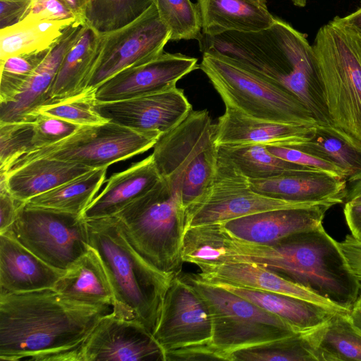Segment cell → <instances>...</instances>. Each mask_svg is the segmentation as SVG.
<instances>
[{
  "instance_id": "cell-1",
  "label": "cell",
  "mask_w": 361,
  "mask_h": 361,
  "mask_svg": "<svg viewBox=\"0 0 361 361\" xmlns=\"http://www.w3.org/2000/svg\"><path fill=\"white\" fill-rule=\"evenodd\" d=\"M112 310L53 288L0 294V360L78 361L83 345Z\"/></svg>"
},
{
  "instance_id": "cell-2",
  "label": "cell",
  "mask_w": 361,
  "mask_h": 361,
  "mask_svg": "<svg viewBox=\"0 0 361 361\" xmlns=\"http://www.w3.org/2000/svg\"><path fill=\"white\" fill-rule=\"evenodd\" d=\"M216 259L220 264L251 262L269 268L348 310L361 293L338 241L323 224L271 244L249 243L222 233L216 240Z\"/></svg>"
},
{
  "instance_id": "cell-3",
  "label": "cell",
  "mask_w": 361,
  "mask_h": 361,
  "mask_svg": "<svg viewBox=\"0 0 361 361\" xmlns=\"http://www.w3.org/2000/svg\"><path fill=\"white\" fill-rule=\"evenodd\" d=\"M198 42L202 53H217L235 60L281 85L303 104L314 102L322 94L313 46L305 34L281 19L276 18L271 27L255 32L202 34Z\"/></svg>"
},
{
  "instance_id": "cell-4",
  "label": "cell",
  "mask_w": 361,
  "mask_h": 361,
  "mask_svg": "<svg viewBox=\"0 0 361 361\" xmlns=\"http://www.w3.org/2000/svg\"><path fill=\"white\" fill-rule=\"evenodd\" d=\"M86 221L90 245L99 255L111 285L112 312L138 322L153 334L165 295L176 275L159 270L144 258L131 245L115 216Z\"/></svg>"
},
{
  "instance_id": "cell-5",
  "label": "cell",
  "mask_w": 361,
  "mask_h": 361,
  "mask_svg": "<svg viewBox=\"0 0 361 361\" xmlns=\"http://www.w3.org/2000/svg\"><path fill=\"white\" fill-rule=\"evenodd\" d=\"M312 46L330 119L361 148V36L335 17L319 28Z\"/></svg>"
},
{
  "instance_id": "cell-6",
  "label": "cell",
  "mask_w": 361,
  "mask_h": 361,
  "mask_svg": "<svg viewBox=\"0 0 361 361\" xmlns=\"http://www.w3.org/2000/svg\"><path fill=\"white\" fill-rule=\"evenodd\" d=\"M214 138L215 124L208 111L192 110L153 147L152 155L160 176L180 195L185 209L213 182L218 162Z\"/></svg>"
},
{
  "instance_id": "cell-7",
  "label": "cell",
  "mask_w": 361,
  "mask_h": 361,
  "mask_svg": "<svg viewBox=\"0 0 361 361\" xmlns=\"http://www.w3.org/2000/svg\"><path fill=\"white\" fill-rule=\"evenodd\" d=\"M115 216L131 245L159 270L178 275L183 260L185 208L161 178Z\"/></svg>"
},
{
  "instance_id": "cell-8",
  "label": "cell",
  "mask_w": 361,
  "mask_h": 361,
  "mask_svg": "<svg viewBox=\"0 0 361 361\" xmlns=\"http://www.w3.org/2000/svg\"><path fill=\"white\" fill-rule=\"evenodd\" d=\"M226 107L270 121L316 126L310 111L281 85L224 55L203 53L199 65Z\"/></svg>"
},
{
  "instance_id": "cell-9",
  "label": "cell",
  "mask_w": 361,
  "mask_h": 361,
  "mask_svg": "<svg viewBox=\"0 0 361 361\" xmlns=\"http://www.w3.org/2000/svg\"><path fill=\"white\" fill-rule=\"evenodd\" d=\"M207 306L212 323V347L229 361L237 350L298 334L286 321L250 301L201 279L180 274Z\"/></svg>"
},
{
  "instance_id": "cell-10",
  "label": "cell",
  "mask_w": 361,
  "mask_h": 361,
  "mask_svg": "<svg viewBox=\"0 0 361 361\" xmlns=\"http://www.w3.org/2000/svg\"><path fill=\"white\" fill-rule=\"evenodd\" d=\"M161 135L157 132L137 130L110 121L82 126L59 142L24 154L8 170L39 158L74 162L93 169L108 168L112 164L147 151Z\"/></svg>"
},
{
  "instance_id": "cell-11",
  "label": "cell",
  "mask_w": 361,
  "mask_h": 361,
  "mask_svg": "<svg viewBox=\"0 0 361 361\" xmlns=\"http://www.w3.org/2000/svg\"><path fill=\"white\" fill-rule=\"evenodd\" d=\"M6 231L48 264L63 271L69 269L90 246L87 221L81 215L26 202Z\"/></svg>"
},
{
  "instance_id": "cell-12",
  "label": "cell",
  "mask_w": 361,
  "mask_h": 361,
  "mask_svg": "<svg viewBox=\"0 0 361 361\" xmlns=\"http://www.w3.org/2000/svg\"><path fill=\"white\" fill-rule=\"evenodd\" d=\"M324 203L332 202H291L260 194L252 189L249 179L232 163L218 154L213 182L201 198L186 208L185 227L186 230L265 211L310 207Z\"/></svg>"
},
{
  "instance_id": "cell-13",
  "label": "cell",
  "mask_w": 361,
  "mask_h": 361,
  "mask_svg": "<svg viewBox=\"0 0 361 361\" xmlns=\"http://www.w3.org/2000/svg\"><path fill=\"white\" fill-rule=\"evenodd\" d=\"M170 39V31L154 4L129 24L102 33L99 50L86 90H95L120 71L159 56Z\"/></svg>"
},
{
  "instance_id": "cell-14",
  "label": "cell",
  "mask_w": 361,
  "mask_h": 361,
  "mask_svg": "<svg viewBox=\"0 0 361 361\" xmlns=\"http://www.w3.org/2000/svg\"><path fill=\"white\" fill-rule=\"evenodd\" d=\"M153 336L164 353L211 345L212 323L207 305L180 274L165 295Z\"/></svg>"
},
{
  "instance_id": "cell-15",
  "label": "cell",
  "mask_w": 361,
  "mask_h": 361,
  "mask_svg": "<svg viewBox=\"0 0 361 361\" xmlns=\"http://www.w3.org/2000/svg\"><path fill=\"white\" fill-rule=\"evenodd\" d=\"M95 111L106 121L161 135L179 125L192 111L182 89H171L128 99L97 102Z\"/></svg>"
},
{
  "instance_id": "cell-16",
  "label": "cell",
  "mask_w": 361,
  "mask_h": 361,
  "mask_svg": "<svg viewBox=\"0 0 361 361\" xmlns=\"http://www.w3.org/2000/svg\"><path fill=\"white\" fill-rule=\"evenodd\" d=\"M165 361L163 350L142 324L112 311L104 317L79 353L78 361Z\"/></svg>"
},
{
  "instance_id": "cell-17",
  "label": "cell",
  "mask_w": 361,
  "mask_h": 361,
  "mask_svg": "<svg viewBox=\"0 0 361 361\" xmlns=\"http://www.w3.org/2000/svg\"><path fill=\"white\" fill-rule=\"evenodd\" d=\"M197 68L196 58L163 52L106 80L95 90L96 102L120 101L164 91L176 87L180 78Z\"/></svg>"
},
{
  "instance_id": "cell-18",
  "label": "cell",
  "mask_w": 361,
  "mask_h": 361,
  "mask_svg": "<svg viewBox=\"0 0 361 361\" xmlns=\"http://www.w3.org/2000/svg\"><path fill=\"white\" fill-rule=\"evenodd\" d=\"M334 205L324 203L310 207L273 209L216 224L235 238L257 244H271L317 228L322 224L326 212Z\"/></svg>"
},
{
  "instance_id": "cell-19",
  "label": "cell",
  "mask_w": 361,
  "mask_h": 361,
  "mask_svg": "<svg viewBox=\"0 0 361 361\" xmlns=\"http://www.w3.org/2000/svg\"><path fill=\"white\" fill-rule=\"evenodd\" d=\"M196 274L211 283H226L245 288L289 295L319 306L333 313H349L348 309L314 290L287 279L276 271L251 262L201 265Z\"/></svg>"
},
{
  "instance_id": "cell-20",
  "label": "cell",
  "mask_w": 361,
  "mask_h": 361,
  "mask_svg": "<svg viewBox=\"0 0 361 361\" xmlns=\"http://www.w3.org/2000/svg\"><path fill=\"white\" fill-rule=\"evenodd\" d=\"M85 23L79 19L70 25L12 99L0 103V123L29 120L46 104L63 59L80 34Z\"/></svg>"
},
{
  "instance_id": "cell-21",
  "label": "cell",
  "mask_w": 361,
  "mask_h": 361,
  "mask_svg": "<svg viewBox=\"0 0 361 361\" xmlns=\"http://www.w3.org/2000/svg\"><path fill=\"white\" fill-rule=\"evenodd\" d=\"M316 126L255 118L226 107L224 114L215 124L214 140L217 147L247 144L286 145L309 140Z\"/></svg>"
},
{
  "instance_id": "cell-22",
  "label": "cell",
  "mask_w": 361,
  "mask_h": 361,
  "mask_svg": "<svg viewBox=\"0 0 361 361\" xmlns=\"http://www.w3.org/2000/svg\"><path fill=\"white\" fill-rule=\"evenodd\" d=\"M66 272L43 261L9 231L0 233V294L54 288Z\"/></svg>"
},
{
  "instance_id": "cell-23",
  "label": "cell",
  "mask_w": 361,
  "mask_h": 361,
  "mask_svg": "<svg viewBox=\"0 0 361 361\" xmlns=\"http://www.w3.org/2000/svg\"><path fill=\"white\" fill-rule=\"evenodd\" d=\"M255 191L291 202H345L347 180L319 171H298L267 179H249Z\"/></svg>"
},
{
  "instance_id": "cell-24",
  "label": "cell",
  "mask_w": 361,
  "mask_h": 361,
  "mask_svg": "<svg viewBox=\"0 0 361 361\" xmlns=\"http://www.w3.org/2000/svg\"><path fill=\"white\" fill-rule=\"evenodd\" d=\"M161 179L151 154L125 171L113 174L82 216L90 220L115 216L149 191Z\"/></svg>"
},
{
  "instance_id": "cell-25",
  "label": "cell",
  "mask_w": 361,
  "mask_h": 361,
  "mask_svg": "<svg viewBox=\"0 0 361 361\" xmlns=\"http://www.w3.org/2000/svg\"><path fill=\"white\" fill-rule=\"evenodd\" d=\"M202 33L214 36L226 32H255L271 27L276 18L265 0H197Z\"/></svg>"
},
{
  "instance_id": "cell-26",
  "label": "cell",
  "mask_w": 361,
  "mask_h": 361,
  "mask_svg": "<svg viewBox=\"0 0 361 361\" xmlns=\"http://www.w3.org/2000/svg\"><path fill=\"white\" fill-rule=\"evenodd\" d=\"M88 166L56 159L39 158L7 172L0 171L10 193L26 202L92 170Z\"/></svg>"
},
{
  "instance_id": "cell-27",
  "label": "cell",
  "mask_w": 361,
  "mask_h": 361,
  "mask_svg": "<svg viewBox=\"0 0 361 361\" xmlns=\"http://www.w3.org/2000/svg\"><path fill=\"white\" fill-rule=\"evenodd\" d=\"M101 39L102 33L85 23L63 59L46 104L64 100L86 91Z\"/></svg>"
},
{
  "instance_id": "cell-28",
  "label": "cell",
  "mask_w": 361,
  "mask_h": 361,
  "mask_svg": "<svg viewBox=\"0 0 361 361\" xmlns=\"http://www.w3.org/2000/svg\"><path fill=\"white\" fill-rule=\"evenodd\" d=\"M212 284L222 287L279 317L300 334L320 327L336 314L311 302L281 293L221 283Z\"/></svg>"
},
{
  "instance_id": "cell-29",
  "label": "cell",
  "mask_w": 361,
  "mask_h": 361,
  "mask_svg": "<svg viewBox=\"0 0 361 361\" xmlns=\"http://www.w3.org/2000/svg\"><path fill=\"white\" fill-rule=\"evenodd\" d=\"M53 289L77 302L113 307L114 295L108 276L99 255L91 246Z\"/></svg>"
},
{
  "instance_id": "cell-30",
  "label": "cell",
  "mask_w": 361,
  "mask_h": 361,
  "mask_svg": "<svg viewBox=\"0 0 361 361\" xmlns=\"http://www.w3.org/2000/svg\"><path fill=\"white\" fill-rule=\"evenodd\" d=\"M77 20H49L24 18L0 30V61L21 54L50 49Z\"/></svg>"
},
{
  "instance_id": "cell-31",
  "label": "cell",
  "mask_w": 361,
  "mask_h": 361,
  "mask_svg": "<svg viewBox=\"0 0 361 361\" xmlns=\"http://www.w3.org/2000/svg\"><path fill=\"white\" fill-rule=\"evenodd\" d=\"M349 313H336L320 327L307 332L317 361H361V335Z\"/></svg>"
},
{
  "instance_id": "cell-32",
  "label": "cell",
  "mask_w": 361,
  "mask_h": 361,
  "mask_svg": "<svg viewBox=\"0 0 361 361\" xmlns=\"http://www.w3.org/2000/svg\"><path fill=\"white\" fill-rule=\"evenodd\" d=\"M107 167L92 169L26 202L30 206L81 215L105 181Z\"/></svg>"
},
{
  "instance_id": "cell-33",
  "label": "cell",
  "mask_w": 361,
  "mask_h": 361,
  "mask_svg": "<svg viewBox=\"0 0 361 361\" xmlns=\"http://www.w3.org/2000/svg\"><path fill=\"white\" fill-rule=\"evenodd\" d=\"M218 154L227 159L248 179H267L298 171H317L282 159L262 144L218 146Z\"/></svg>"
},
{
  "instance_id": "cell-34",
  "label": "cell",
  "mask_w": 361,
  "mask_h": 361,
  "mask_svg": "<svg viewBox=\"0 0 361 361\" xmlns=\"http://www.w3.org/2000/svg\"><path fill=\"white\" fill-rule=\"evenodd\" d=\"M293 145L338 166L344 171L348 182L361 179V148L341 136L317 126L309 140Z\"/></svg>"
},
{
  "instance_id": "cell-35",
  "label": "cell",
  "mask_w": 361,
  "mask_h": 361,
  "mask_svg": "<svg viewBox=\"0 0 361 361\" xmlns=\"http://www.w3.org/2000/svg\"><path fill=\"white\" fill-rule=\"evenodd\" d=\"M154 0H87L83 20L100 33L121 28L142 15Z\"/></svg>"
},
{
  "instance_id": "cell-36",
  "label": "cell",
  "mask_w": 361,
  "mask_h": 361,
  "mask_svg": "<svg viewBox=\"0 0 361 361\" xmlns=\"http://www.w3.org/2000/svg\"><path fill=\"white\" fill-rule=\"evenodd\" d=\"M317 361L307 333L237 350L229 361Z\"/></svg>"
},
{
  "instance_id": "cell-37",
  "label": "cell",
  "mask_w": 361,
  "mask_h": 361,
  "mask_svg": "<svg viewBox=\"0 0 361 361\" xmlns=\"http://www.w3.org/2000/svg\"><path fill=\"white\" fill-rule=\"evenodd\" d=\"M154 4L170 31V40H199L202 37V20L197 4L190 0H154Z\"/></svg>"
},
{
  "instance_id": "cell-38",
  "label": "cell",
  "mask_w": 361,
  "mask_h": 361,
  "mask_svg": "<svg viewBox=\"0 0 361 361\" xmlns=\"http://www.w3.org/2000/svg\"><path fill=\"white\" fill-rule=\"evenodd\" d=\"M94 92L95 90H87L77 96L44 104L36 109L30 121L34 119L35 114H42L59 118L80 126L104 123L106 121L94 109L96 103Z\"/></svg>"
},
{
  "instance_id": "cell-39",
  "label": "cell",
  "mask_w": 361,
  "mask_h": 361,
  "mask_svg": "<svg viewBox=\"0 0 361 361\" xmlns=\"http://www.w3.org/2000/svg\"><path fill=\"white\" fill-rule=\"evenodd\" d=\"M50 49L38 52L13 55L0 61V103L12 99L20 92Z\"/></svg>"
},
{
  "instance_id": "cell-40",
  "label": "cell",
  "mask_w": 361,
  "mask_h": 361,
  "mask_svg": "<svg viewBox=\"0 0 361 361\" xmlns=\"http://www.w3.org/2000/svg\"><path fill=\"white\" fill-rule=\"evenodd\" d=\"M33 120L0 123V171L32 149Z\"/></svg>"
},
{
  "instance_id": "cell-41",
  "label": "cell",
  "mask_w": 361,
  "mask_h": 361,
  "mask_svg": "<svg viewBox=\"0 0 361 361\" xmlns=\"http://www.w3.org/2000/svg\"><path fill=\"white\" fill-rule=\"evenodd\" d=\"M267 146L271 154L287 161L346 179L344 171L332 161L305 151L293 144Z\"/></svg>"
},
{
  "instance_id": "cell-42",
  "label": "cell",
  "mask_w": 361,
  "mask_h": 361,
  "mask_svg": "<svg viewBox=\"0 0 361 361\" xmlns=\"http://www.w3.org/2000/svg\"><path fill=\"white\" fill-rule=\"evenodd\" d=\"M33 126L31 150L59 142L73 134L80 127L65 120L42 114L35 115Z\"/></svg>"
},
{
  "instance_id": "cell-43",
  "label": "cell",
  "mask_w": 361,
  "mask_h": 361,
  "mask_svg": "<svg viewBox=\"0 0 361 361\" xmlns=\"http://www.w3.org/2000/svg\"><path fill=\"white\" fill-rule=\"evenodd\" d=\"M25 18L49 20L81 19L63 0H31L30 9Z\"/></svg>"
},
{
  "instance_id": "cell-44",
  "label": "cell",
  "mask_w": 361,
  "mask_h": 361,
  "mask_svg": "<svg viewBox=\"0 0 361 361\" xmlns=\"http://www.w3.org/2000/svg\"><path fill=\"white\" fill-rule=\"evenodd\" d=\"M25 203L10 193L5 178L0 176V233L11 226Z\"/></svg>"
},
{
  "instance_id": "cell-45",
  "label": "cell",
  "mask_w": 361,
  "mask_h": 361,
  "mask_svg": "<svg viewBox=\"0 0 361 361\" xmlns=\"http://www.w3.org/2000/svg\"><path fill=\"white\" fill-rule=\"evenodd\" d=\"M338 245L361 292V242L351 235H347L343 240L338 242Z\"/></svg>"
},
{
  "instance_id": "cell-46",
  "label": "cell",
  "mask_w": 361,
  "mask_h": 361,
  "mask_svg": "<svg viewBox=\"0 0 361 361\" xmlns=\"http://www.w3.org/2000/svg\"><path fill=\"white\" fill-rule=\"evenodd\" d=\"M224 360L212 345L191 346L169 351L165 361Z\"/></svg>"
},
{
  "instance_id": "cell-47",
  "label": "cell",
  "mask_w": 361,
  "mask_h": 361,
  "mask_svg": "<svg viewBox=\"0 0 361 361\" xmlns=\"http://www.w3.org/2000/svg\"><path fill=\"white\" fill-rule=\"evenodd\" d=\"M30 4L31 0H0V30L21 21Z\"/></svg>"
},
{
  "instance_id": "cell-48",
  "label": "cell",
  "mask_w": 361,
  "mask_h": 361,
  "mask_svg": "<svg viewBox=\"0 0 361 361\" xmlns=\"http://www.w3.org/2000/svg\"><path fill=\"white\" fill-rule=\"evenodd\" d=\"M343 214L350 235L361 242V202H345Z\"/></svg>"
},
{
  "instance_id": "cell-49",
  "label": "cell",
  "mask_w": 361,
  "mask_h": 361,
  "mask_svg": "<svg viewBox=\"0 0 361 361\" xmlns=\"http://www.w3.org/2000/svg\"><path fill=\"white\" fill-rule=\"evenodd\" d=\"M342 23L361 36V6L353 13L344 17L336 16Z\"/></svg>"
},
{
  "instance_id": "cell-50",
  "label": "cell",
  "mask_w": 361,
  "mask_h": 361,
  "mask_svg": "<svg viewBox=\"0 0 361 361\" xmlns=\"http://www.w3.org/2000/svg\"><path fill=\"white\" fill-rule=\"evenodd\" d=\"M348 319L355 330L361 335V293L350 309Z\"/></svg>"
},
{
  "instance_id": "cell-51",
  "label": "cell",
  "mask_w": 361,
  "mask_h": 361,
  "mask_svg": "<svg viewBox=\"0 0 361 361\" xmlns=\"http://www.w3.org/2000/svg\"><path fill=\"white\" fill-rule=\"evenodd\" d=\"M347 202H361V179L351 183L345 199Z\"/></svg>"
},
{
  "instance_id": "cell-52",
  "label": "cell",
  "mask_w": 361,
  "mask_h": 361,
  "mask_svg": "<svg viewBox=\"0 0 361 361\" xmlns=\"http://www.w3.org/2000/svg\"><path fill=\"white\" fill-rule=\"evenodd\" d=\"M71 11L83 20L87 0H63Z\"/></svg>"
},
{
  "instance_id": "cell-53",
  "label": "cell",
  "mask_w": 361,
  "mask_h": 361,
  "mask_svg": "<svg viewBox=\"0 0 361 361\" xmlns=\"http://www.w3.org/2000/svg\"><path fill=\"white\" fill-rule=\"evenodd\" d=\"M293 3L299 7H304L306 5L307 0H291Z\"/></svg>"
}]
</instances>
